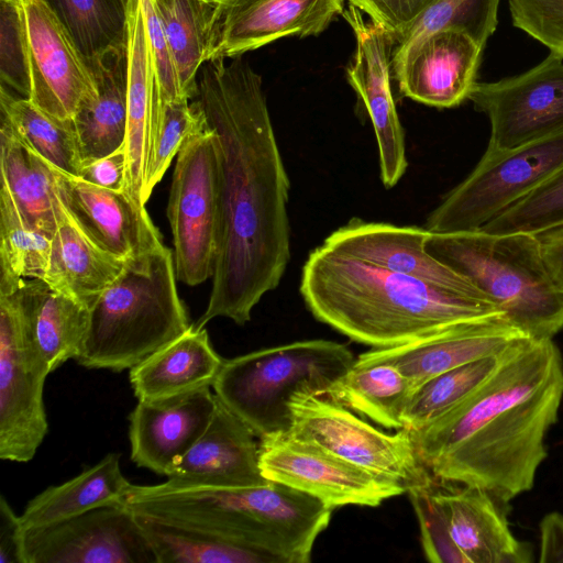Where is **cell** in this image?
I'll return each instance as SVG.
<instances>
[{"instance_id": "obj_8", "label": "cell", "mask_w": 563, "mask_h": 563, "mask_svg": "<svg viewBox=\"0 0 563 563\" xmlns=\"http://www.w3.org/2000/svg\"><path fill=\"white\" fill-rule=\"evenodd\" d=\"M563 167V132L508 151H485L429 214L432 233L483 228Z\"/></svg>"}, {"instance_id": "obj_19", "label": "cell", "mask_w": 563, "mask_h": 563, "mask_svg": "<svg viewBox=\"0 0 563 563\" xmlns=\"http://www.w3.org/2000/svg\"><path fill=\"white\" fill-rule=\"evenodd\" d=\"M49 167L62 203L99 247L128 260L164 246L145 207L124 191L92 185L52 164Z\"/></svg>"}, {"instance_id": "obj_29", "label": "cell", "mask_w": 563, "mask_h": 563, "mask_svg": "<svg viewBox=\"0 0 563 563\" xmlns=\"http://www.w3.org/2000/svg\"><path fill=\"white\" fill-rule=\"evenodd\" d=\"M131 485L122 473L120 454L109 453L75 477L32 498L20 515L21 523L24 529L38 528L120 504Z\"/></svg>"}, {"instance_id": "obj_25", "label": "cell", "mask_w": 563, "mask_h": 563, "mask_svg": "<svg viewBox=\"0 0 563 563\" xmlns=\"http://www.w3.org/2000/svg\"><path fill=\"white\" fill-rule=\"evenodd\" d=\"M128 122L124 192L145 207L143 194L156 110V79L141 0L128 4Z\"/></svg>"}, {"instance_id": "obj_41", "label": "cell", "mask_w": 563, "mask_h": 563, "mask_svg": "<svg viewBox=\"0 0 563 563\" xmlns=\"http://www.w3.org/2000/svg\"><path fill=\"white\" fill-rule=\"evenodd\" d=\"M559 227H563V167L481 229L538 235Z\"/></svg>"}, {"instance_id": "obj_43", "label": "cell", "mask_w": 563, "mask_h": 563, "mask_svg": "<svg viewBox=\"0 0 563 563\" xmlns=\"http://www.w3.org/2000/svg\"><path fill=\"white\" fill-rule=\"evenodd\" d=\"M434 479L407 492L419 521L426 559L433 563H467L453 541L445 518L433 497Z\"/></svg>"}, {"instance_id": "obj_44", "label": "cell", "mask_w": 563, "mask_h": 563, "mask_svg": "<svg viewBox=\"0 0 563 563\" xmlns=\"http://www.w3.org/2000/svg\"><path fill=\"white\" fill-rule=\"evenodd\" d=\"M512 24L563 57V0H508Z\"/></svg>"}, {"instance_id": "obj_35", "label": "cell", "mask_w": 563, "mask_h": 563, "mask_svg": "<svg viewBox=\"0 0 563 563\" xmlns=\"http://www.w3.org/2000/svg\"><path fill=\"white\" fill-rule=\"evenodd\" d=\"M66 27L90 70L128 45L124 0H44Z\"/></svg>"}, {"instance_id": "obj_47", "label": "cell", "mask_w": 563, "mask_h": 563, "mask_svg": "<svg viewBox=\"0 0 563 563\" xmlns=\"http://www.w3.org/2000/svg\"><path fill=\"white\" fill-rule=\"evenodd\" d=\"M126 176L125 146L115 152L81 163L77 177L99 187L124 191Z\"/></svg>"}, {"instance_id": "obj_12", "label": "cell", "mask_w": 563, "mask_h": 563, "mask_svg": "<svg viewBox=\"0 0 563 563\" xmlns=\"http://www.w3.org/2000/svg\"><path fill=\"white\" fill-rule=\"evenodd\" d=\"M467 99L488 118L486 151H508L559 134L563 132V57L550 52L522 74L476 81Z\"/></svg>"}, {"instance_id": "obj_36", "label": "cell", "mask_w": 563, "mask_h": 563, "mask_svg": "<svg viewBox=\"0 0 563 563\" xmlns=\"http://www.w3.org/2000/svg\"><path fill=\"white\" fill-rule=\"evenodd\" d=\"M0 108L1 120L23 143L53 166L78 176L81 157L73 123L53 118L27 98L15 97L3 84Z\"/></svg>"}, {"instance_id": "obj_6", "label": "cell", "mask_w": 563, "mask_h": 563, "mask_svg": "<svg viewBox=\"0 0 563 563\" xmlns=\"http://www.w3.org/2000/svg\"><path fill=\"white\" fill-rule=\"evenodd\" d=\"M426 247L528 336L553 339L563 329V291L549 272L537 234L431 232Z\"/></svg>"}, {"instance_id": "obj_32", "label": "cell", "mask_w": 563, "mask_h": 563, "mask_svg": "<svg viewBox=\"0 0 563 563\" xmlns=\"http://www.w3.org/2000/svg\"><path fill=\"white\" fill-rule=\"evenodd\" d=\"M135 515L156 563H276L272 556L208 529L167 518Z\"/></svg>"}, {"instance_id": "obj_20", "label": "cell", "mask_w": 563, "mask_h": 563, "mask_svg": "<svg viewBox=\"0 0 563 563\" xmlns=\"http://www.w3.org/2000/svg\"><path fill=\"white\" fill-rule=\"evenodd\" d=\"M484 47L456 29L431 33L399 55L393 70L400 92L435 108H453L468 98Z\"/></svg>"}, {"instance_id": "obj_14", "label": "cell", "mask_w": 563, "mask_h": 563, "mask_svg": "<svg viewBox=\"0 0 563 563\" xmlns=\"http://www.w3.org/2000/svg\"><path fill=\"white\" fill-rule=\"evenodd\" d=\"M24 559L25 563H156L135 512L123 503L24 529Z\"/></svg>"}, {"instance_id": "obj_17", "label": "cell", "mask_w": 563, "mask_h": 563, "mask_svg": "<svg viewBox=\"0 0 563 563\" xmlns=\"http://www.w3.org/2000/svg\"><path fill=\"white\" fill-rule=\"evenodd\" d=\"M526 336L499 313L459 322L401 345L371 350L358 355L354 365L390 364L409 379L415 391L443 372L497 355Z\"/></svg>"}, {"instance_id": "obj_4", "label": "cell", "mask_w": 563, "mask_h": 563, "mask_svg": "<svg viewBox=\"0 0 563 563\" xmlns=\"http://www.w3.org/2000/svg\"><path fill=\"white\" fill-rule=\"evenodd\" d=\"M123 504L137 514L208 529L276 563L310 562L316 539L333 510L278 482L251 487L132 484Z\"/></svg>"}, {"instance_id": "obj_26", "label": "cell", "mask_w": 563, "mask_h": 563, "mask_svg": "<svg viewBox=\"0 0 563 563\" xmlns=\"http://www.w3.org/2000/svg\"><path fill=\"white\" fill-rule=\"evenodd\" d=\"M223 358L205 328L194 324L170 343L129 369L137 400L166 401L212 387Z\"/></svg>"}, {"instance_id": "obj_33", "label": "cell", "mask_w": 563, "mask_h": 563, "mask_svg": "<svg viewBox=\"0 0 563 563\" xmlns=\"http://www.w3.org/2000/svg\"><path fill=\"white\" fill-rule=\"evenodd\" d=\"M412 393L409 379L399 369L390 364L375 363L353 365L325 396L387 429L400 430Z\"/></svg>"}, {"instance_id": "obj_28", "label": "cell", "mask_w": 563, "mask_h": 563, "mask_svg": "<svg viewBox=\"0 0 563 563\" xmlns=\"http://www.w3.org/2000/svg\"><path fill=\"white\" fill-rule=\"evenodd\" d=\"M91 73L97 93L80 104L73 119L81 163L109 155L125 144L128 45L104 56Z\"/></svg>"}, {"instance_id": "obj_16", "label": "cell", "mask_w": 563, "mask_h": 563, "mask_svg": "<svg viewBox=\"0 0 563 563\" xmlns=\"http://www.w3.org/2000/svg\"><path fill=\"white\" fill-rule=\"evenodd\" d=\"M26 26L30 100L67 123L97 93L95 77L73 37L44 0H21Z\"/></svg>"}, {"instance_id": "obj_1", "label": "cell", "mask_w": 563, "mask_h": 563, "mask_svg": "<svg viewBox=\"0 0 563 563\" xmlns=\"http://www.w3.org/2000/svg\"><path fill=\"white\" fill-rule=\"evenodd\" d=\"M205 62L195 103L214 133L219 235L207 308L239 325L276 289L290 261V181L269 117L262 79L241 56Z\"/></svg>"}, {"instance_id": "obj_3", "label": "cell", "mask_w": 563, "mask_h": 563, "mask_svg": "<svg viewBox=\"0 0 563 563\" xmlns=\"http://www.w3.org/2000/svg\"><path fill=\"white\" fill-rule=\"evenodd\" d=\"M299 291L318 321L375 349L503 313L487 300L376 266L324 243L308 255Z\"/></svg>"}, {"instance_id": "obj_5", "label": "cell", "mask_w": 563, "mask_h": 563, "mask_svg": "<svg viewBox=\"0 0 563 563\" xmlns=\"http://www.w3.org/2000/svg\"><path fill=\"white\" fill-rule=\"evenodd\" d=\"M176 280L174 254L165 245L128 258L90 309L88 334L75 361L122 372L184 334L191 324Z\"/></svg>"}, {"instance_id": "obj_31", "label": "cell", "mask_w": 563, "mask_h": 563, "mask_svg": "<svg viewBox=\"0 0 563 563\" xmlns=\"http://www.w3.org/2000/svg\"><path fill=\"white\" fill-rule=\"evenodd\" d=\"M1 184L7 187L25 221L53 238L57 194L49 164L31 150L1 120Z\"/></svg>"}, {"instance_id": "obj_48", "label": "cell", "mask_w": 563, "mask_h": 563, "mask_svg": "<svg viewBox=\"0 0 563 563\" xmlns=\"http://www.w3.org/2000/svg\"><path fill=\"white\" fill-rule=\"evenodd\" d=\"M0 563H25L24 528L3 495L0 497Z\"/></svg>"}, {"instance_id": "obj_38", "label": "cell", "mask_w": 563, "mask_h": 563, "mask_svg": "<svg viewBox=\"0 0 563 563\" xmlns=\"http://www.w3.org/2000/svg\"><path fill=\"white\" fill-rule=\"evenodd\" d=\"M501 353L454 367L423 383L408 401L404 429L415 432L465 398L495 371Z\"/></svg>"}, {"instance_id": "obj_42", "label": "cell", "mask_w": 563, "mask_h": 563, "mask_svg": "<svg viewBox=\"0 0 563 563\" xmlns=\"http://www.w3.org/2000/svg\"><path fill=\"white\" fill-rule=\"evenodd\" d=\"M0 74L3 85L30 99L29 46L21 0H0Z\"/></svg>"}, {"instance_id": "obj_39", "label": "cell", "mask_w": 563, "mask_h": 563, "mask_svg": "<svg viewBox=\"0 0 563 563\" xmlns=\"http://www.w3.org/2000/svg\"><path fill=\"white\" fill-rule=\"evenodd\" d=\"M500 0H434L416 22L396 40L394 56L422 37L445 29L470 34L481 46L494 34Z\"/></svg>"}, {"instance_id": "obj_49", "label": "cell", "mask_w": 563, "mask_h": 563, "mask_svg": "<svg viewBox=\"0 0 563 563\" xmlns=\"http://www.w3.org/2000/svg\"><path fill=\"white\" fill-rule=\"evenodd\" d=\"M541 563H563V515L549 512L540 522Z\"/></svg>"}, {"instance_id": "obj_27", "label": "cell", "mask_w": 563, "mask_h": 563, "mask_svg": "<svg viewBox=\"0 0 563 563\" xmlns=\"http://www.w3.org/2000/svg\"><path fill=\"white\" fill-rule=\"evenodd\" d=\"M125 261L92 242L70 217L57 195L56 228L48 266L42 280L54 290L91 309L102 292L120 276Z\"/></svg>"}, {"instance_id": "obj_7", "label": "cell", "mask_w": 563, "mask_h": 563, "mask_svg": "<svg viewBox=\"0 0 563 563\" xmlns=\"http://www.w3.org/2000/svg\"><path fill=\"white\" fill-rule=\"evenodd\" d=\"M354 363L344 344L297 341L224 360L212 388L257 438L265 439L289 432V401L298 390L325 396Z\"/></svg>"}, {"instance_id": "obj_11", "label": "cell", "mask_w": 563, "mask_h": 563, "mask_svg": "<svg viewBox=\"0 0 563 563\" xmlns=\"http://www.w3.org/2000/svg\"><path fill=\"white\" fill-rule=\"evenodd\" d=\"M167 218L177 280L197 286L212 278L219 235L218 152L206 121L177 154Z\"/></svg>"}, {"instance_id": "obj_46", "label": "cell", "mask_w": 563, "mask_h": 563, "mask_svg": "<svg viewBox=\"0 0 563 563\" xmlns=\"http://www.w3.org/2000/svg\"><path fill=\"white\" fill-rule=\"evenodd\" d=\"M434 0H350L372 21L396 40L402 35Z\"/></svg>"}, {"instance_id": "obj_24", "label": "cell", "mask_w": 563, "mask_h": 563, "mask_svg": "<svg viewBox=\"0 0 563 563\" xmlns=\"http://www.w3.org/2000/svg\"><path fill=\"white\" fill-rule=\"evenodd\" d=\"M433 497L467 563H530L532 551L509 528L500 500L470 485L437 487Z\"/></svg>"}, {"instance_id": "obj_30", "label": "cell", "mask_w": 563, "mask_h": 563, "mask_svg": "<svg viewBox=\"0 0 563 563\" xmlns=\"http://www.w3.org/2000/svg\"><path fill=\"white\" fill-rule=\"evenodd\" d=\"M27 311L33 338L54 372L81 353L90 324V309L54 290L38 278L23 279L16 289Z\"/></svg>"}, {"instance_id": "obj_50", "label": "cell", "mask_w": 563, "mask_h": 563, "mask_svg": "<svg viewBox=\"0 0 563 563\" xmlns=\"http://www.w3.org/2000/svg\"><path fill=\"white\" fill-rule=\"evenodd\" d=\"M549 272L563 291V227L538 234Z\"/></svg>"}, {"instance_id": "obj_13", "label": "cell", "mask_w": 563, "mask_h": 563, "mask_svg": "<svg viewBox=\"0 0 563 563\" xmlns=\"http://www.w3.org/2000/svg\"><path fill=\"white\" fill-rule=\"evenodd\" d=\"M260 466L268 481L309 494L331 509L346 505L376 507L407 493L397 482L288 433L261 439Z\"/></svg>"}, {"instance_id": "obj_23", "label": "cell", "mask_w": 563, "mask_h": 563, "mask_svg": "<svg viewBox=\"0 0 563 563\" xmlns=\"http://www.w3.org/2000/svg\"><path fill=\"white\" fill-rule=\"evenodd\" d=\"M217 401L210 388L166 401L139 400L129 416L131 461L167 477L206 430Z\"/></svg>"}, {"instance_id": "obj_51", "label": "cell", "mask_w": 563, "mask_h": 563, "mask_svg": "<svg viewBox=\"0 0 563 563\" xmlns=\"http://www.w3.org/2000/svg\"><path fill=\"white\" fill-rule=\"evenodd\" d=\"M126 3H129L130 0H124Z\"/></svg>"}, {"instance_id": "obj_18", "label": "cell", "mask_w": 563, "mask_h": 563, "mask_svg": "<svg viewBox=\"0 0 563 563\" xmlns=\"http://www.w3.org/2000/svg\"><path fill=\"white\" fill-rule=\"evenodd\" d=\"M344 0H218L211 58H234L285 36L321 33Z\"/></svg>"}, {"instance_id": "obj_15", "label": "cell", "mask_w": 563, "mask_h": 563, "mask_svg": "<svg viewBox=\"0 0 563 563\" xmlns=\"http://www.w3.org/2000/svg\"><path fill=\"white\" fill-rule=\"evenodd\" d=\"M353 30L355 54L347 79L371 119L378 147L380 180L394 187L408 167L405 133L390 87L395 38L374 21L364 20L354 4L343 11Z\"/></svg>"}, {"instance_id": "obj_2", "label": "cell", "mask_w": 563, "mask_h": 563, "mask_svg": "<svg viewBox=\"0 0 563 563\" xmlns=\"http://www.w3.org/2000/svg\"><path fill=\"white\" fill-rule=\"evenodd\" d=\"M563 400V357L553 339L526 336L465 398L411 432L434 478L483 488L504 504L529 492Z\"/></svg>"}, {"instance_id": "obj_37", "label": "cell", "mask_w": 563, "mask_h": 563, "mask_svg": "<svg viewBox=\"0 0 563 563\" xmlns=\"http://www.w3.org/2000/svg\"><path fill=\"white\" fill-rule=\"evenodd\" d=\"M52 238L31 227L4 185L0 187V295L14 292L26 277L43 279Z\"/></svg>"}, {"instance_id": "obj_34", "label": "cell", "mask_w": 563, "mask_h": 563, "mask_svg": "<svg viewBox=\"0 0 563 563\" xmlns=\"http://www.w3.org/2000/svg\"><path fill=\"white\" fill-rule=\"evenodd\" d=\"M173 49L183 96L198 92L197 75L211 58L218 0H152Z\"/></svg>"}, {"instance_id": "obj_45", "label": "cell", "mask_w": 563, "mask_h": 563, "mask_svg": "<svg viewBox=\"0 0 563 563\" xmlns=\"http://www.w3.org/2000/svg\"><path fill=\"white\" fill-rule=\"evenodd\" d=\"M141 4L156 79V103L186 99L181 92L176 59L155 5L152 0H141Z\"/></svg>"}, {"instance_id": "obj_40", "label": "cell", "mask_w": 563, "mask_h": 563, "mask_svg": "<svg viewBox=\"0 0 563 563\" xmlns=\"http://www.w3.org/2000/svg\"><path fill=\"white\" fill-rule=\"evenodd\" d=\"M203 123L198 106L189 104L187 99L156 103L143 194L145 205L185 141Z\"/></svg>"}, {"instance_id": "obj_21", "label": "cell", "mask_w": 563, "mask_h": 563, "mask_svg": "<svg viewBox=\"0 0 563 563\" xmlns=\"http://www.w3.org/2000/svg\"><path fill=\"white\" fill-rule=\"evenodd\" d=\"M430 234L426 228L353 218L333 231L323 243L376 266L487 300L466 277L428 252L426 243Z\"/></svg>"}, {"instance_id": "obj_22", "label": "cell", "mask_w": 563, "mask_h": 563, "mask_svg": "<svg viewBox=\"0 0 563 563\" xmlns=\"http://www.w3.org/2000/svg\"><path fill=\"white\" fill-rule=\"evenodd\" d=\"M255 437L252 429L218 399L206 430L173 466L167 481L181 486L266 485L271 481L262 473Z\"/></svg>"}, {"instance_id": "obj_10", "label": "cell", "mask_w": 563, "mask_h": 563, "mask_svg": "<svg viewBox=\"0 0 563 563\" xmlns=\"http://www.w3.org/2000/svg\"><path fill=\"white\" fill-rule=\"evenodd\" d=\"M49 369L18 290L0 295V459L31 461L48 422L44 385Z\"/></svg>"}, {"instance_id": "obj_9", "label": "cell", "mask_w": 563, "mask_h": 563, "mask_svg": "<svg viewBox=\"0 0 563 563\" xmlns=\"http://www.w3.org/2000/svg\"><path fill=\"white\" fill-rule=\"evenodd\" d=\"M288 434L402 485L431 483L434 477L418 456L410 431L387 433L327 396L298 390L289 401Z\"/></svg>"}]
</instances>
